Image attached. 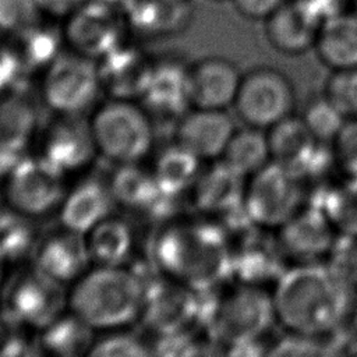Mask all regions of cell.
Returning a JSON list of instances; mask_svg holds the SVG:
<instances>
[{
    "label": "cell",
    "mask_w": 357,
    "mask_h": 357,
    "mask_svg": "<svg viewBox=\"0 0 357 357\" xmlns=\"http://www.w3.org/2000/svg\"><path fill=\"white\" fill-rule=\"evenodd\" d=\"M271 162L307 178L319 166L321 144L301 116L290 114L266 130Z\"/></svg>",
    "instance_id": "ffe728a7"
},
{
    "label": "cell",
    "mask_w": 357,
    "mask_h": 357,
    "mask_svg": "<svg viewBox=\"0 0 357 357\" xmlns=\"http://www.w3.org/2000/svg\"><path fill=\"white\" fill-rule=\"evenodd\" d=\"M116 201L109 178L89 176L67 190L60 205V225L81 234H86L93 226L113 215Z\"/></svg>",
    "instance_id": "7402d4cb"
},
{
    "label": "cell",
    "mask_w": 357,
    "mask_h": 357,
    "mask_svg": "<svg viewBox=\"0 0 357 357\" xmlns=\"http://www.w3.org/2000/svg\"><path fill=\"white\" fill-rule=\"evenodd\" d=\"M8 206L31 218L59 209L66 188V174L40 155L22 156L4 180Z\"/></svg>",
    "instance_id": "8fae6325"
},
{
    "label": "cell",
    "mask_w": 357,
    "mask_h": 357,
    "mask_svg": "<svg viewBox=\"0 0 357 357\" xmlns=\"http://www.w3.org/2000/svg\"><path fill=\"white\" fill-rule=\"evenodd\" d=\"M201 162L202 160L176 141L162 149L152 169L160 192L177 198L188 192L202 170Z\"/></svg>",
    "instance_id": "f546056e"
},
{
    "label": "cell",
    "mask_w": 357,
    "mask_h": 357,
    "mask_svg": "<svg viewBox=\"0 0 357 357\" xmlns=\"http://www.w3.org/2000/svg\"><path fill=\"white\" fill-rule=\"evenodd\" d=\"M6 262H4V259L0 257V291H1V289H3V286H4V282H6Z\"/></svg>",
    "instance_id": "f907efd6"
},
{
    "label": "cell",
    "mask_w": 357,
    "mask_h": 357,
    "mask_svg": "<svg viewBox=\"0 0 357 357\" xmlns=\"http://www.w3.org/2000/svg\"><path fill=\"white\" fill-rule=\"evenodd\" d=\"M305 178L296 172L269 162L245 181L244 212L264 230H278L304 206Z\"/></svg>",
    "instance_id": "52a82bcc"
},
{
    "label": "cell",
    "mask_w": 357,
    "mask_h": 357,
    "mask_svg": "<svg viewBox=\"0 0 357 357\" xmlns=\"http://www.w3.org/2000/svg\"><path fill=\"white\" fill-rule=\"evenodd\" d=\"M188 64L176 60H163L152 63V68L139 98L141 106L151 116L165 120H180L190 109L187 93Z\"/></svg>",
    "instance_id": "44dd1931"
},
{
    "label": "cell",
    "mask_w": 357,
    "mask_h": 357,
    "mask_svg": "<svg viewBox=\"0 0 357 357\" xmlns=\"http://www.w3.org/2000/svg\"><path fill=\"white\" fill-rule=\"evenodd\" d=\"M31 262L64 284H73L92 264L85 234L61 225L57 230L40 236Z\"/></svg>",
    "instance_id": "ac0fdd59"
},
{
    "label": "cell",
    "mask_w": 357,
    "mask_h": 357,
    "mask_svg": "<svg viewBox=\"0 0 357 357\" xmlns=\"http://www.w3.org/2000/svg\"><path fill=\"white\" fill-rule=\"evenodd\" d=\"M22 357H52V356H49V354L36 343V344L31 346V349H29Z\"/></svg>",
    "instance_id": "681fc988"
},
{
    "label": "cell",
    "mask_w": 357,
    "mask_h": 357,
    "mask_svg": "<svg viewBox=\"0 0 357 357\" xmlns=\"http://www.w3.org/2000/svg\"><path fill=\"white\" fill-rule=\"evenodd\" d=\"M145 283V304L139 321L155 339L191 337L202 324V294L159 273Z\"/></svg>",
    "instance_id": "ba28073f"
},
{
    "label": "cell",
    "mask_w": 357,
    "mask_h": 357,
    "mask_svg": "<svg viewBox=\"0 0 357 357\" xmlns=\"http://www.w3.org/2000/svg\"><path fill=\"white\" fill-rule=\"evenodd\" d=\"M100 91L98 61L71 49L60 52L45 68L42 98L56 114H85Z\"/></svg>",
    "instance_id": "9c48e42d"
},
{
    "label": "cell",
    "mask_w": 357,
    "mask_h": 357,
    "mask_svg": "<svg viewBox=\"0 0 357 357\" xmlns=\"http://www.w3.org/2000/svg\"><path fill=\"white\" fill-rule=\"evenodd\" d=\"M278 244L284 257L298 262H319L331 254L337 231L319 205H304L278 230Z\"/></svg>",
    "instance_id": "5bb4252c"
},
{
    "label": "cell",
    "mask_w": 357,
    "mask_h": 357,
    "mask_svg": "<svg viewBox=\"0 0 357 357\" xmlns=\"http://www.w3.org/2000/svg\"><path fill=\"white\" fill-rule=\"evenodd\" d=\"M243 74L229 59L209 56L188 64L190 107L227 110L233 107Z\"/></svg>",
    "instance_id": "2e32d148"
},
{
    "label": "cell",
    "mask_w": 357,
    "mask_h": 357,
    "mask_svg": "<svg viewBox=\"0 0 357 357\" xmlns=\"http://www.w3.org/2000/svg\"><path fill=\"white\" fill-rule=\"evenodd\" d=\"M287 0H233L236 11L247 20H266Z\"/></svg>",
    "instance_id": "b9f144b4"
},
{
    "label": "cell",
    "mask_w": 357,
    "mask_h": 357,
    "mask_svg": "<svg viewBox=\"0 0 357 357\" xmlns=\"http://www.w3.org/2000/svg\"><path fill=\"white\" fill-rule=\"evenodd\" d=\"M91 262L99 266H121L134 252V231L127 220L110 215L85 234Z\"/></svg>",
    "instance_id": "4316f807"
},
{
    "label": "cell",
    "mask_w": 357,
    "mask_h": 357,
    "mask_svg": "<svg viewBox=\"0 0 357 357\" xmlns=\"http://www.w3.org/2000/svg\"><path fill=\"white\" fill-rule=\"evenodd\" d=\"M219 160L247 180L271 162L266 131L250 126L236 128Z\"/></svg>",
    "instance_id": "1f68e13d"
},
{
    "label": "cell",
    "mask_w": 357,
    "mask_h": 357,
    "mask_svg": "<svg viewBox=\"0 0 357 357\" xmlns=\"http://www.w3.org/2000/svg\"><path fill=\"white\" fill-rule=\"evenodd\" d=\"M243 243L231 244L233 250V276L238 283L262 286L264 282L273 278L275 283L284 269L279 268L283 255L278 240L271 245L247 231L241 234Z\"/></svg>",
    "instance_id": "d4e9b609"
},
{
    "label": "cell",
    "mask_w": 357,
    "mask_h": 357,
    "mask_svg": "<svg viewBox=\"0 0 357 357\" xmlns=\"http://www.w3.org/2000/svg\"><path fill=\"white\" fill-rule=\"evenodd\" d=\"M174 357H226V349L215 339L195 340L190 339Z\"/></svg>",
    "instance_id": "ee69618b"
},
{
    "label": "cell",
    "mask_w": 357,
    "mask_h": 357,
    "mask_svg": "<svg viewBox=\"0 0 357 357\" xmlns=\"http://www.w3.org/2000/svg\"><path fill=\"white\" fill-rule=\"evenodd\" d=\"M324 93L346 119H357V67L333 70Z\"/></svg>",
    "instance_id": "f35d334b"
},
{
    "label": "cell",
    "mask_w": 357,
    "mask_h": 357,
    "mask_svg": "<svg viewBox=\"0 0 357 357\" xmlns=\"http://www.w3.org/2000/svg\"><path fill=\"white\" fill-rule=\"evenodd\" d=\"M301 119L319 142H333L347 120L325 93L307 102Z\"/></svg>",
    "instance_id": "8d00e7d4"
},
{
    "label": "cell",
    "mask_w": 357,
    "mask_h": 357,
    "mask_svg": "<svg viewBox=\"0 0 357 357\" xmlns=\"http://www.w3.org/2000/svg\"><path fill=\"white\" fill-rule=\"evenodd\" d=\"M351 1V6H353V11L357 13V0H350Z\"/></svg>",
    "instance_id": "f5cc1de1"
},
{
    "label": "cell",
    "mask_w": 357,
    "mask_h": 357,
    "mask_svg": "<svg viewBox=\"0 0 357 357\" xmlns=\"http://www.w3.org/2000/svg\"><path fill=\"white\" fill-rule=\"evenodd\" d=\"M191 17L187 0H132L128 22L144 35H170L183 29Z\"/></svg>",
    "instance_id": "83f0119b"
},
{
    "label": "cell",
    "mask_w": 357,
    "mask_h": 357,
    "mask_svg": "<svg viewBox=\"0 0 357 357\" xmlns=\"http://www.w3.org/2000/svg\"><path fill=\"white\" fill-rule=\"evenodd\" d=\"M22 71L10 46L0 45V93L8 92Z\"/></svg>",
    "instance_id": "7bdbcfd3"
},
{
    "label": "cell",
    "mask_w": 357,
    "mask_h": 357,
    "mask_svg": "<svg viewBox=\"0 0 357 357\" xmlns=\"http://www.w3.org/2000/svg\"><path fill=\"white\" fill-rule=\"evenodd\" d=\"M202 322L225 347L259 340L276 322L272 293L262 286L238 283L212 303L202 301Z\"/></svg>",
    "instance_id": "277c9868"
},
{
    "label": "cell",
    "mask_w": 357,
    "mask_h": 357,
    "mask_svg": "<svg viewBox=\"0 0 357 357\" xmlns=\"http://www.w3.org/2000/svg\"><path fill=\"white\" fill-rule=\"evenodd\" d=\"M225 349L226 357H266L268 353V349L262 346L261 339L226 346Z\"/></svg>",
    "instance_id": "7dc6e473"
},
{
    "label": "cell",
    "mask_w": 357,
    "mask_h": 357,
    "mask_svg": "<svg viewBox=\"0 0 357 357\" xmlns=\"http://www.w3.org/2000/svg\"><path fill=\"white\" fill-rule=\"evenodd\" d=\"M272 298L286 333L331 337L347 326L357 293L336 265L300 262L283 271Z\"/></svg>",
    "instance_id": "6da1fadb"
},
{
    "label": "cell",
    "mask_w": 357,
    "mask_h": 357,
    "mask_svg": "<svg viewBox=\"0 0 357 357\" xmlns=\"http://www.w3.org/2000/svg\"><path fill=\"white\" fill-rule=\"evenodd\" d=\"M39 155L64 174L86 167L99 155L91 120L85 114H56L42 134Z\"/></svg>",
    "instance_id": "4fadbf2b"
},
{
    "label": "cell",
    "mask_w": 357,
    "mask_h": 357,
    "mask_svg": "<svg viewBox=\"0 0 357 357\" xmlns=\"http://www.w3.org/2000/svg\"><path fill=\"white\" fill-rule=\"evenodd\" d=\"M124 21L117 8L98 0L85 1L67 20L64 38L70 49L99 60L123 42Z\"/></svg>",
    "instance_id": "7c38bea8"
},
{
    "label": "cell",
    "mask_w": 357,
    "mask_h": 357,
    "mask_svg": "<svg viewBox=\"0 0 357 357\" xmlns=\"http://www.w3.org/2000/svg\"><path fill=\"white\" fill-rule=\"evenodd\" d=\"M144 304V279L126 265H93L68 289V310L96 332L121 331L139 321Z\"/></svg>",
    "instance_id": "3957f363"
},
{
    "label": "cell",
    "mask_w": 357,
    "mask_h": 357,
    "mask_svg": "<svg viewBox=\"0 0 357 357\" xmlns=\"http://www.w3.org/2000/svg\"><path fill=\"white\" fill-rule=\"evenodd\" d=\"M109 184L116 205L146 216L152 215L163 195L152 170H145L138 163L119 165L109 177Z\"/></svg>",
    "instance_id": "484cf974"
},
{
    "label": "cell",
    "mask_w": 357,
    "mask_h": 357,
    "mask_svg": "<svg viewBox=\"0 0 357 357\" xmlns=\"http://www.w3.org/2000/svg\"><path fill=\"white\" fill-rule=\"evenodd\" d=\"M337 234L347 238H357V177L346 176L339 184L329 187L319 204Z\"/></svg>",
    "instance_id": "836d02e7"
},
{
    "label": "cell",
    "mask_w": 357,
    "mask_h": 357,
    "mask_svg": "<svg viewBox=\"0 0 357 357\" xmlns=\"http://www.w3.org/2000/svg\"><path fill=\"white\" fill-rule=\"evenodd\" d=\"M325 15L311 0H287L265 20L269 45L283 54H301L315 46Z\"/></svg>",
    "instance_id": "9a60e30c"
},
{
    "label": "cell",
    "mask_w": 357,
    "mask_h": 357,
    "mask_svg": "<svg viewBox=\"0 0 357 357\" xmlns=\"http://www.w3.org/2000/svg\"><path fill=\"white\" fill-rule=\"evenodd\" d=\"M24 153L0 145V180H6Z\"/></svg>",
    "instance_id": "c3c4849f"
},
{
    "label": "cell",
    "mask_w": 357,
    "mask_h": 357,
    "mask_svg": "<svg viewBox=\"0 0 357 357\" xmlns=\"http://www.w3.org/2000/svg\"><path fill=\"white\" fill-rule=\"evenodd\" d=\"M319 60L333 70L357 67V13L339 11L322 22L314 46Z\"/></svg>",
    "instance_id": "cb8c5ba5"
},
{
    "label": "cell",
    "mask_w": 357,
    "mask_h": 357,
    "mask_svg": "<svg viewBox=\"0 0 357 357\" xmlns=\"http://www.w3.org/2000/svg\"><path fill=\"white\" fill-rule=\"evenodd\" d=\"M33 219L10 206L0 215V257L6 264L22 261L26 255L32 257L42 236Z\"/></svg>",
    "instance_id": "d6a6232c"
},
{
    "label": "cell",
    "mask_w": 357,
    "mask_h": 357,
    "mask_svg": "<svg viewBox=\"0 0 357 357\" xmlns=\"http://www.w3.org/2000/svg\"><path fill=\"white\" fill-rule=\"evenodd\" d=\"M89 120L98 153L116 165L138 163L152 149L153 121L134 100L110 98Z\"/></svg>",
    "instance_id": "5b68a950"
},
{
    "label": "cell",
    "mask_w": 357,
    "mask_h": 357,
    "mask_svg": "<svg viewBox=\"0 0 357 357\" xmlns=\"http://www.w3.org/2000/svg\"><path fill=\"white\" fill-rule=\"evenodd\" d=\"M245 181L244 177L216 160L211 167L201 170L188 191L191 204L199 213L226 222L244 212Z\"/></svg>",
    "instance_id": "e0dca14e"
},
{
    "label": "cell",
    "mask_w": 357,
    "mask_h": 357,
    "mask_svg": "<svg viewBox=\"0 0 357 357\" xmlns=\"http://www.w3.org/2000/svg\"><path fill=\"white\" fill-rule=\"evenodd\" d=\"M8 208V204L6 201V197H4V191L0 188V215Z\"/></svg>",
    "instance_id": "816d5d0a"
},
{
    "label": "cell",
    "mask_w": 357,
    "mask_h": 357,
    "mask_svg": "<svg viewBox=\"0 0 357 357\" xmlns=\"http://www.w3.org/2000/svg\"><path fill=\"white\" fill-rule=\"evenodd\" d=\"M266 357H346L331 337L286 333L271 347Z\"/></svg>",
    "instance_id": "d590c367"
},
{
    "label": "cell",
    "mask_w": 357,
    "mask_h": 357,
    "mask_svg": "<svg viewBox=\"0 0 357 357\" xmlns=\"http://www.w3.org/2000/svg\"><path fill=\"white\" fill-rule=\"evenodd\" d=\"M296 93L290 79L272 67H257L243 75L233 103L244 126L268 130L293 114Z\"/></svg>",
    "instance_id": "30bf717a"
},
{
    "label": "cell",
    "mask_w": 357,
    "mask_h": 357,
    "mask_svg": "<svg viewBox=\"0 0 357 357\" xmlns=\"http://www.w3.org/2000/svg\"><path fill=\"white\" fill-rule=\"evenodd\" d=\"M0 300L14 322L40 332L68 310V289L31 262L6 279Z\"/></svg>",
    "instance_id": "8992f818"
},
{
    "label": "cell",
    "mask_w": 357,
    "mask_h": 357,
    "mask_svg": "<svg viewBox=\"0 0 357 357\" xmlns=\"http://www.w3.org/2000/svg\"><path fill=\"white\" fill-rule=\"evenodd\" d=\"M39 10L54 17H70L88 0H36Z\"/></svg>",
    "instance_id": "bcb514c9"
},
{
    "label": "cell",
    "mask_w": 357,
    "mask_h": 357,
    "mask_svg": "<svg viewBox=\"0 0 357 357\" xmlns=\"http://www.w3.org/2000/svg\"><path fill=\"white\" fill-rule=\"evenodd\" d=\"M95 332L74 312L67 310L42 329L38 344L52 357H85L95 343Z\"/></svg>",
    "instance_id": "f1b7e54d"
},
{
    "label": "cell",
    "mask_w": 357,
    "mask_h": 357,
    "mask_svg": "<svg viewBox=\"0 0 357 357\" xmlns=\"http://www.w3.org/2000/svg\"><path fill=\"white\" fill-rule=\"evenodd\" d=\"M85 357H158V354L144 339L116 331L96 339Z\"/></svg>",
    "instance_id": "74e56055"
},
{
    "label": "cell",
    "mask_w": 357,
    "mask_h": 357,
    "mask_svg": "<svg viewBox=\"0 0 357 357\" xmlns=\"http://www.w3.org/2000/svg\"><path fill=\"white\" fill-rule=\"evenodd\" d=\"M38 131V110L33 102L18 92L0 98V145L24 153Z\"/></svg>",
    "instance_id": "4dcf8cb0"
},
{
    "label": "cell",
    "mask_w": 357,
    "mask_h": 357,
    "mask_svg": "<svg viewBox=\"0 0 357 357\" xmlns=\"http://www.w3.org/2000/svg\"><path fill=\"white\" fill-rule=\"evenodd\" d=\"M14 52L21 68H46V66L60 53L59 36L53 29L35 22L33 25L13 35Z\"/></svg>",
    "instance_id": "e575fe53"
},
{
    "label": "cell",
    "mask_w": 357,
    "mask_h": 357,
    "mask_svg": "<svg viewBox=\"0 0 357 357\" xmlns=\"http://www.w3.org/2000/svg\"><path fill=\"white\" fill-rule=\"evenodd\" d=\"M349 241L350 244L347 245V250L344 251L340 262L336 264V266L343 272L353 290L357 293V238Z\"/></svg>",
    "instance_id": "f6af8a7d"
},
{
    "label": "cell",
    "mask_w": 357,
    "mask_h": 357,
    "mask_svg": "<svg viewBox=\"0 0 357 357\" xmlns=\"http://www.w3.org/2000/svg\"><path fill=\"white\" fill-rule=\"evenodd\" d=\"M236 128L226 110L190 107L176 123L174 141L199 160H219Z\"/></svg>",
    "instance_id": "d6986e66"
},
{
    "label": "cell",
    "mask_w": 357,
    "mask_h": 357,
    "mask_svg": "<svg viewBox=\"0 0 357 357\" xmlns=\"http://www.w3.org/2000/svg\"><path fill=\"white\" fill-rule=\"evenodd\" d=\"M36 0H0V31L11 35L38 22Z\"/></svg>",
    "instance_id": "ab89813d"
},
{
    "label": "cell",
    "mask_w": 357,
    "mask_h": 357,
    "mask_svg": "<svg viewBox=\"0 0 357 357\" xmlns=\"http://www.w3.org/2000/svg\"><path fill=\"white\" fill-rule=\"evenodd\" d=\"M156 271L198 293L212 291L233 276V250L215 220H167L151 251Z\"/></svg>",
    "instance_id": "7a4b0ae2"
},
{
    "label": "cell",
    "mask_w": 357,
    "mask_h": 357,
    "mask_svg": "<svg viewBox=\"0 0 357 357\" xmlns=\"http://www.w3.org/2000/svg\"><path fill=\"white\" fill-rule=\"evenodd\" d=\"M102 91L114 99H139L152 63L135 47L121 43L113 52L98 60Z\"/></svg>",
    "instance_id": "603a6c76"
},
{
    "label": "cell",
    "mask_w": 357,
    "mask_h": 357,
    "mask_svg": "<svg viewBox=\"0 0 357 357\" xmlns=\"http://www.w3.org/2000/svg\"><path fill=\"white\" fill-rule=\"evenodd\" d=\"M332 144L340 169L346 176L357 177V119H347Z\"/></svg>",
    "instance_id": "60d3db41"
}]
</instances>
